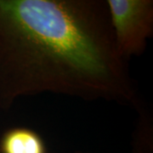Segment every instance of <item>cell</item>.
<instances>
[{
	"mask_svg": "<svg viewBox=\"0 0 153 153\" xmlns=\"http://www.w3.org/2000/svg\"><path fill=\"white\" fill-rule=\"evenodd\" d=\"M44 93L139 105L105 0H0V108Z\"/></svg>",
	"mask_w": 153,
	"mask_h": 153,
	"instance_id": "cell-1",
	"label": "cell"
},
{
	"mask_svg": "<svg viewBox=\"0 0 153 153\" xmlns=\"http://www.w3.org/2000/svg\"><path fill=\"white\" fill-rule=\"evenodd\" d=\"M117 49L127 62L142 55L153 34L152 0H105Z\"/></svg>",
	"mask_w": 153,
	"mask_h": 153,
	"instance_id": "cell-2",
	"label": "cell"
},
{
	"mask_svg": "<svg viewBox=\"0 0 153 153\" xmlns=\"http://www.w3.org/2000/svg\"><path fill=\"white\" fill-rule=\"evenodd\" d=\"M1 153H46L44 140L35 131L15 128L4 133L0 141Z\"/></svg>",
	"mask_w": 153,
	"mask_h": 153,
	"instance_id": "cell-3",
	"label": "cell"
},
{
	"mask_svg": "<svg viewBox=\"0 0 153 153\" xmlns=\"http://www.w3.org/2000/svg\"><path fill=\"white\" fill-rule=\"evenodd\" d=\"M74 153H92V152H83V151H76Z\"/></svg>",
	"mask_w": 153,
	"mask_h": 153,
	"instance_id": "cell-4",
	"label": "cell"
}]
</instances>
